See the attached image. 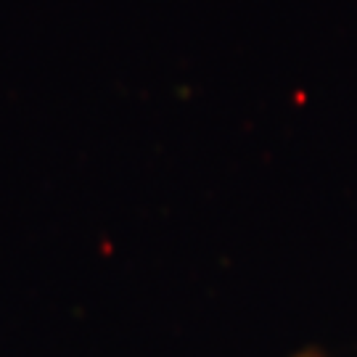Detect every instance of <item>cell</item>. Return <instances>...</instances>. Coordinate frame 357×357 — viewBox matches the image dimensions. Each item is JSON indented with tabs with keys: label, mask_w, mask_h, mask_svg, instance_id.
I'll return each instance as SVG.
<instances>
[{
	"label": "cell",
	"mask_w": 357,
	"mask_h": 357,
	"mask_svg": "<svg viewBox=\"0 0 357 357\" xmlns=\"http://www.w3.org/2000/svg\"><path fill=\"white\" fill-rule=\"evenodd\" d=\"M299 357H323V355H318V352H302Z\"/></svg>",
	"instance_id": "6da1fadb"
}]
</instances>
